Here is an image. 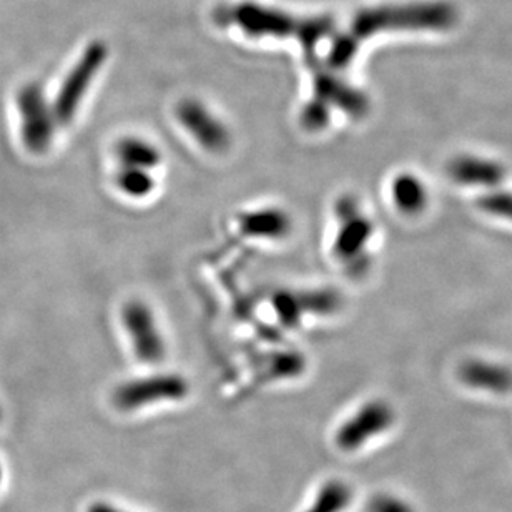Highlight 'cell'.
I'll use <instances>...</instances> for the list:
<instances>
[{
  "label": "cell",
  "mask_w": 512,
  "mask_h": 512,
  "mask_svg": "<svg viewBox=\"0 0 512 512\" xmlns=\"http://www.w3.org/2000/svg\"><path fill=\"white\" fill-rule=\"evenodd\" d=\"M353 501L350 484L341 479H331L316 494L315 501L305 512H343Z\"/></svg>",
  "instance_id": "16"
},
{
  "label": "cell",
  "mask_w": 512,
  "mask_h": 512,
  "mask_svg": "<svg viewBox=\"0 0 512 512\" xmlns=\"http://www.w3.org/2000/svg\"><path fill=\"white\" fill-rule=\"evenodd\" d=\"M393 200L404 213H418L426 207L428 193L418 178L403 173L393 182Z\"/></svg>",
  "instance_id": "15"
},
{
  "label": "cell",
  "mask_w": 512,
  "mask_h": 512,
  "mask_svg": "<svg viewBox=\"0 0 512 512\" xmlns=\"http://www.w3.org/2000/svg\"><path fill=\"white\" fill-rule=\"evenodd\" d=\"M479 207L484 212L496 215V217L506 218L512 222V193H489L479 198Z\"/></svg>",
  "instance_id": "20"
},
{
  "label": "cell",
  "mask_w": 512,
  "mask_h": 512,
  "mask_svg": "<svg viewBox=\"0 0 512 512\" xmlns=\"http://www.w3.org/2000/svg\"><path fill=\"white\" fill-rule=\"evenodd\" d=\"M2 479H4V469L0 466V484H2Z\"/></svg>",
  "instance_id": "23"
},
{
  "label": "cell",
  "mask_w": 512,
  "mask_h": 512,
  "mask_svg": "<svg viewBox=\"0 0 512 512\" xmlns=\"http://www.w3.org/2000/svg\"><path fill=\"white\" fill-rule=\"evenodd\" d=\"M115 185L125 197L147 198L155 190V178L150 170L135 167H120L115 175Z\"/></svg>",
  "instance_id": "17"
},
{
  "label": "cell",
  "mask_w": 512,
  "mask_h": 512,
  "mask_svg": "<svg viewBox=\"0 0 512 512\" xmlns=\"http://www.w3.org/2000/svg\"><path fill=\"white\" fill-rule=\"evenodd\" d=\"M330 119V105L325 104L323 100L316 99V97H313V100H310V102L303 107V110H301V127L311 133L325 130L328 124H330Z\"/></svg>",
  "instance_id": "19"
},
{
  "label": "cell",
  "mask_w": 512,
  "mask_h": 512,
  "mask_svg": "<svg viewBox=\"0 0 512 512\" xmlns=\"http://www.w3.org/2000/svg\"><path fill=\"white\" fill-rule=\"evenodd\" d=\"M238 225L243 235L271 242L285 240L293 233L290 213L276 207L258 208L243 213L242 217L238 218Z\"/></svg>",
  "instance_id": "10"
},
{
  "label": "cell",
  "mask_w": 512,
  "mask_h": 512,
  "mask_svg": "<svg viewBox=\"0 0 512 512\" xmlns=\"http://www.w3.org/2000/svg\"><path fill=\"white\" fill-rule=\"evenodd\" d=\"M338 213H340L341 227L335 238L333 252L336 258L343 261L361 260L366 245L370 243L375 233L373 223L370 218L360 213L358 205L350 198L340 202Z\"/></svg>",
  "instance_id": "9"
},
{
  "label": "cell",
  "mask_w": 512,
  "mask_h": 512,
  "mask_svg": "<svg viewBox=\"0 0 512 512\" xmlns=\"http://www.w3.org/2000/svg\"><path fill=\"white\" fill-rule=\"evenodd\" d=\"M175 115L183 130L207 152H227L232 145L230 128L200 100H182L177 105Z\"/></svg>",
  "instance_id": "6"
},
{
  "label": "cell",
  "mask_w": 512,
  "mask_h": 512,
  "mask_svg": "<svg viewBox=\"0 0 512 512\" xmlns=\"http://www.w3.org/2000/svg\"><path fill=\"white\" fill-rule=\"evenodd\" d=\"M87 512H127L124 509H120L115 504L105 503V501H97V503L90 504L87 508Z\"/></svg>",
  "instance_id": "22"
},
{
  "label": "cell",
  "mask_w": 512,
  "mask_h": 512,
  "mask_svg": "<svg viewBox=\"0 0 512 512\" xmlns=\"http://www.w3.org/2000/svg\"><path fill=\"white\" fill-rule=\"evenodd\" d=\"M107 55L109 49L102 40H94L85 47L79 60L62 82L57 99L52 104L55 119L59 124L67 125L75 119L85 95L89 94L92 82L107 62Z\"/></svg>",
  "instance_id": "1"
},
{
  "label": "cell",
  "mask_w": 512,
  "mask_h": 512,
  "mask_svg": "<svg viewBox=\"0 0 512 512\" xmlns=\"http://www.w3.org/2000/svg\"><path fill=\"white\" fill-rule=\"evenodd\" d=\"M449 177L463 185L494 187L503 182L504 167L501 163L478 157H458L449 163Z\"/></svg>",
  "instance_id": "12"
},
{
  "label": "cell",
  "mask_w": 512,
  "mask_h": 512,
  "mask_svg": "<svg viewBox=\"0 0 512 512\" xmlns=\"http://www.w3.org/2000/svg\"><path fill=\"white\" fill-rule=\"evenodd\" d=\"M19 109L25 147L30 152L44 153L54 140L55 127L59 124L44 90L37 84L25 85L19 92Z\"/></svg>",
  "instance_id": "5"
},
{
  "label": "cell",
  "mask_w": 512,
  "mask_h": 512,
  "mask_svg": "<svg viewBox=\"0 0 512 512\" xmlns=\"http://www.w3.org/2000/svg\"><path fill=\"white\" fill-rule=\"evenodd\" d=\"M394 423V411L384 401H370L341 424L336 433V446L346 453L363 448L373 438L386 433Z\"/></svg>",
  "instance_id": "7"
},
{
  "label": "cell",
  "mask_w": 512,
  "mask_h": 512,
  "mask_svg": "<svg viewBox=\"0 0 512 512\" xmlns=\"http://www.w3.org/2000/svg\"><path fill=\"white\" fill-rule=\"evenodd\" d=\"M315 97L323 100L325 104L336 105L345 114L351 117H365L370 110V102L360 90L353 89L335 75L320 72L315 77Z\"/></svg>",
  "instance_id": "11"
},
{
  "label": "cell",
  "mask_w": 512,
  "mask_h": 512,
  "mask_svg": "<svg viewBox=\"0 0 512 512\" xmlns=\"http://www.w3.org/2000/svg\"><path fill=\"white\" fill-rule=\"evenodd\" d=\"M190 393V384L182 375L163 373L125 381L115 388L112 399L120 411H138L163 401H182Z\"/></svg>",
  "instance_id": "3"
},
{
  "label": "cell",
  "mask_w": 512,
  "mask_h": 512,
  "mask_svg": "<svg viewBox=\"0 0 512 512\" xmlns=\"http://www.w3.org/2000/svg\"><path fill=\"white\" fill-rule=\"evenodd\" d=\"M218 20L237 27L253 39L296 37L300 25V19H295L293 15L258 2H238L237 5L225 7L218 12Z\"/></svg>",
  "instance_id": "2"
},
{
  "label": "cell",
  "mask_w": 512,
  "mask_h": 512,
  "mask_svg": "<svg viewBox=\"0 0 512 512\" xmlns=\"http://www.w3.org/2000/svg\"><path fill=\"white\" fill-rule=\"evenodd\" d=\"M122 321L132 345L133 355L147 365H157L167 356V343L152 308L140 300L128 301Z\"/></svg>",
  "instance_id": "4"
},
{
  "label": "cell",
  "mask_w": 512,
  "mask_h": 512,
  "mask_svg": "<svg viewBox=\"0 0 512 512\" xmlns=\"http://www.w3.org/2000/svg\"><path fill=\"white\" fill-rule=\"evenodd\" d=\"M449 19V14L444 12L443 7L439 9H396V7H380V9H370L361 12L353 22V35L351 39L358 42L360 39H366L370 35L380 32V30L389 29V27H399V25L423 24V25H443Z\"/></svg>",
  "instance_id": "8"
},
{
  "label": "cell",
  "mask_w": 512,
  "mask_h": 512,
  "mask_svg": "<svg viewBox=\"0 0 512 512\" xmlns=\"http://www.w3.org/2000/svg\"><path fill=\"white\" fill-rule=\"evenodd\" d=\"M331 22L325 17H315V19H301L296 32V39L301 47L305 49L306 54H313L316 45L321 39H325L330 34Z\"/></svg>",
  "instance_id": "18"
},
{
  "label": "cell",
  "mask_w": 512,
  "mask_h": 512,
  "mask_svg": "<svg viewBox=\"0 0 512 512\" xmlns=\"http://www.w3.org/2000/svg\"><path fill=\"white\" fill-rule=\"evenodd\" d=\"M368 512H416L413 506L394 494H376L368 503Z\"/></svg>",
  "instance_id": "21"
},
{
  "label": "cell",
  "mask_w": 512,
  "mask_h": 512,
  "mask_svg": "<svg viewBox=\"0 0 512 512\" xmlns=\"http://www.w3.org/2000/svg\"><path fill=\"white\" fill-rule=\"evenodd\" d=\"M459 376L471 388L493 393H508L512 388V373L508 368L486 361H468L459 368Z\"/></svg>",
  "instance_id": "13"
},
{
  "label": "cell",
  "mask_w": 512,
  "mask_h": 512,
  "mask_svg": "<svg viewBox=\"0 0 512 512\" xmlns=\"http://www.w3.org/2000/svg\"><path fill=\"white\" fill-rule=\"evenodd\" d=\"M115 157L119 160L120 167L143 168L150 172L162 162V152L155 143L133 135L120 138L115 145Z\"/></svg>",
  "instance_id": "14"
}]
</instances>
